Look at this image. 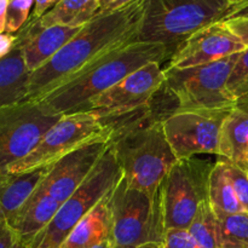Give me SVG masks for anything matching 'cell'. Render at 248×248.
<instances>
[{"label":"cell","instance_id":"3957f363","mask_svg":"<svg viewBox=\"0 0 248 248\" xmlns=\"http://www.w3.org/2000/svg\"><path fill=\"white\" fill-rule=\"evenodd\" d=\"M106 121L113 126L110 144L124 178L150 195L159 194L165 177L178 160L165 135L162 118H155L148 107Z\"/></svg>","mask_w":248,"mask_h":248},{"label":"cell","instance_id":"d6a6232c","mask_svg":"<svg viewBox=\"0 0 248 248\" xmlns=\"http://www.w3.org/2000/svg\"><path fill=\"white\" fill-rule=\"evenodd\" d=\"M136 0H99V10L97 14H107V12L115 11V10L121 9L126 5Z\"/></svg>","mask_w":248,"mask_h":248},{"label":"cell","instance_id":"7402d4cb","mask_svg":"<svg viewBox=\"0 0 248 248\" xmlns=\"http://www.w3.org/2000/svg\"><path fill=\"white\" fill-rule=\"evenodd\" d=\"M208 200L216 213L245 212L222 159L213 165L208 183Z\"/></svg>","mask_w":248,"mask_h":248},{"label":"cell","instance_id":"7a4b0ae2","mask_svg":"<svg viewBox=\"0 0 248 248\" xmlns=\"http://www.w3.org/2000/svg\"><path fill=\"white\" fill-rule=\"evenodd\" d=\"M176 48L132 40L113 47L36 99L53 115L85 111L89 102L148 63L171 60Z\"/></svg>","mask_w":248,"mask_h":248},{"label":"cell","instance_id":"277c9868","mask_svg":"<svg viewBox=\"0 0 248 248\" xmlns=\"http://www.w3.org/2000/svg\"><path fill=\"white\" fill-rule=\"evenodd\" d=\"M242 7L232 0H145L137 40L177 48L194 33L232 18Z\"/></svg>","mask_w":248,"mask_h":248},{"label":"cell","instance_id":"f546056e","mask_svg":"<svg viewBox=\"0 0 248 248\" xmlns=\"http://www.w3.org/2000/svg\"><path fill=\"white\" fill-rule=\"evenodd\" d=\"M228 28L248 47V16H236L224 21Z\"/></svg>","mask_w":248,"mask_h":248},{"label":"cell","instance_id":"5bb4252c","mask_svg":"<svg viewBox=\"0 0 248 248\" xmlns=\"http://www.w3.org/2000/svg\"><path fill=\"white\" fill-rule=\"evenodd\" d=\"M246 46L227 27L225 22H217L200 29L189 36L174 50L169 67L191 68L206 65L236 55Z\"/></svg>","mask_w":248,"mask_h":248},{"label":"cell","instance_id":"e575fe53","mask_svg":"<svg viewBox=\"0 0 248 248\" xmlns=\"http://www.w3.org/2000/svg\"><path fill=\"white\" fill-rule=\"evenodd\" d=\"M236 107H237V108L242 109V110L247 111V113H248V97H245V98L237 101L236 102Z\"/></svg>","mask_w":248,"mask_h":248},{"label":"cell","instance_id":"f35d334b","mask_svg":"<svg viewBox=\"0 0 248 248\" xmlns=\"http://www.w3.org/2000/svg\"><path fill=\"white\" fill-rule=\"evenodd\" d=\"M138 248H162L161 244H149V245H144V246H140Z\"/></svg>","mask_w":248,"mask_h":248},{"label":"cell","instance_id":"8fae6325","mask_svg":"<svg viewBox=\"0 0 248 248\" xmlns=\"http://www.w3.org/2000/svg\"><path fill=\"white\" fill-rule=\"evenodd\" d=\"M232 109L172 110L165 115L162 126L177 159L218 155L220 130Z\"/></svg>","mask_w":248,"mask_h":248},{"label":"cell","instance_id":"d6986e66","mask_svg":"<svg viewBox=\"0 0 248 248\" xmlns=\"http://www.w3.org/2000/svg\"><path fill=\"white\" fill-rule=\"evenodd\" d=\"M61 205L62 203L50 195L36 189L12 223L22 244H28L35 235L43 232L53 219Z\"/></svg>","mask_w":248,"mask_h":248},{"label":"cell","instance_id":"60d3db41","mask_svg":"<svg viewBox=\"0 0 248 248\" xmlns=\"http://www.w3.org/2000/svg\"><path fill=\"white\" fill-rule=\"evenodd\" d=\"M115 248H138V247H123V246H116Z\"/></svg>","mask_w":248,"mask_h":248},{"label":"cell","instance_id":"ac0fdd59","mask_svg":"<svg viewBox=\"0 0 248 248\" xmlns=\"http://www.w3.org/2000/svg\"><path fill=\"white\" fill-rule=\"evenodd\" d=\"M48 166L23 173H10L0 182V206L12 225L17 215L45 178Z\"/></svg>","mask_w":248,"mask_h":248},{"label":"cell","instance_id":"4316f807","mask_svg":"<svg viewBox=\"0 0 248 248\" xmlns=\"http://www.w3.org/2000/svg\"><path fill=\"white\" fill-rule=\"evenodd\" d=\"M219 159H222V157H219ZM222 160L224 161L228 176L232 181L237 199H239L245 212H248V172L245 171L241 166L229 161V160Z\"/></svg>","mask_w":248,"mask_h":248},{"label":"cell","instance_id":"9a60e30c","mask_svg":"<svg viewBox=\"0 0 248 248\" xmlns=\"http://www.w3.org/2000/svg\"><path fill=\"white\" fill-rule=\"evenodd\" d=\"M82 27H41L35 19H28L16 34V45L23 53L29 72L39 69L51 60L68 41L72 40Z\"/></svg>","mask_w":248,"mask_h":248},{"label":"cell","instance_id":"74e56055","mask_svg":"<svg viewBox=\"0 0 248 248\" xmlns=\"http://www.w3.org/2000/svg\"><path fill=\"white\" fill-rule=\"evenodd\" d=\"M236 16H248V4L245 7H242V9L240 10V11L237 12L234 17H236Z\"/></svg>","mask_w":248,"mask_h":248},{"label":"cell","instance_id":"4dcf8cb0","mask_svg":"<svg viewBox=\"0 0 248 248\" xmlns=\"http://www.w3.org/2000/svg\"><path fill=\"white\" fill-rule=\"evenodd\" d=\"M60 0H35L34 1L33 14L29 19H38L46 14L48 10L52 9Z\"/></svg>","mask_w":248,"mask_h":248},{"label":"cell","instance_id":"83f0119b","mask_svg":"<svg viewBox=\"0 0 248 248\" xmlns=\"http://www.w3.org/2000/svg\"><path fill=\"white\" fill-rule=\"evenodd\" d=\"M162 248H199L186 229H169L165 232Z\"/></svg>","mask_w":248,"mask_h":248},{"label":"cell","instance_id":"ffe728a7","mask_svg":"<svg viewBox=\"0 0 248 248\" xmlns=\"http://www.w3.org/2000/svg\"><path fill=\"white\" fill-rule=\"evenodd\" d=\"M248 150V113L234 107L220 130L217 156L240 165Z\"/></svg>","mask_w":248,"mask_h":248},{"label":"cell","instance_id":"9c48e42d","mask_svg":"<svg viewBox=\"0 0 248 248\" xmlns=\"http://www.w3.org/2000/svg\"><path fill=\"white\" fill-rule=\"evenodd\" d=\"M213 165L198 157L178 159L161 186V202L166 230L190 227L199 210L208 200V183Z\"/></svg>","mask_w":248,"mask_h":248},{"label":"cell","instance_id":"836d02e7","mask_svg":"<svg viewBox=\"0 0 248 248\" xmlns=\"http://www.w3.org/2000/svg\"><path fill=\"white\" fill-rule=\"evenodd\" d=\"M9 0H0V34L5 33L6 29V11Z\"/></svg>","mask_w":248,"mask_h":248},{"label":"cell","instance_id":"4fadbf2b","mask_svg":"<svg viewBox=\"0 0 248 248\" xmlns=\"http://www.w3.org/2000/svg\"><path fill=\"white\" fill-rule=\"evenodd\" d=\"M110 145V138L92 140L48 166L38 190L63 203L90 176Z\"/></svg>","mask_w":248,"mask_h":248},{"label":"cell","instance_id":"e0dca14e","mask_svg":"<svg viewBox=\"0 0 248 248\" xmlns=\"http://www.w3.org/2000/svg\"><path fill=\"white\" fill-rule=\"evenodd\" d=\"M31 74L21 48L15 45L14 50L0 60V108L28 101Z\"/></svg>","mask_w":248,"mask_h":248},{"label":"cell","instance_id":"d4e9b609","mask_svg":"<svg viewBox=\"0 0 248 248\" xmlns=\"http://www.w3.org/2000/svg\"><path fill=\"white\" fill-rule=\"evenodd\" d=\"M227 87L236 102L248 97V47L240 52L229 75Z\"/></svg>","mask_w":248,"mask_h":248},{"label":"cell","instance_id":"2e32d148","mask_svg":"<svg viewBox=\"0 0 248 248\" xmlns=\"http://www.w3.org/2000/svg\"><path fill=\"white\" fill-rule=\"evenodd\" d=\"M111 193L107 194L70 232L60 248H96L111 237Z\"/></svg>","mask_w":248,"mask_h":248},{"label":"cell","instance_id":"ab89813d","mask_svg":"<svg viewBox=\"0 0 248 248\" xmlns=\"http://www.w3.org/2000/svg\"><path fill=\"white\" fill-rule=\"evenodd\" d=\"M232 1L240 2V4H242V5H244V7L246 6V5L248 4V0H232Z\"/></svg>","mask_w":248,"mask_h":248},{"label":"cell","instance_id":"8992f818","mask_svg":"<svg viewBox=\"0 0 248 248\" xmlns=\"http://www.w3.org/2000/svg\"><path fill=\"white\" fill-rule=\"evenodd\" d=\"M123 177L111 144L84 183L61 205L50 224L33 237L26 248H60L73 228L107 195Z\"/></svg>","mask_w":248,"mask_h":248},{"label":"cell","instance_id":"1f68e13d","mask_svg":"<svg viewBox=\"0 0 248 248\" xmlns=\"http://www.w3.org/2000/svg\"><path fill=\"white\" fill-rule=\"evenodd\" d=\"M16 34H0V60L6 57L16 45Z\"/></svg>","mask_w":248,"mask_h":248},{"label":"cell","instance_id":"603a6c76","mask_svg":"<svg viewBox=\"0 0 248 248\" xmlns=\"http://www.w3.org/2000/svg\"><path fill=\"white\" fill-rule=\"evenodd\" d=\"M216 216L218 248H248V212Z\"/></svg>","mask_w":248,"mask_h":248},{"label":"cell","instance_id":"52a82bcc","mask_svg":"<svg viewBox=\"0 0 248 248\" xmlns=\"http://www.w3.org/2000/svg\"><path fill=\"white\" fill-rule=\"evenodd\" d=\"M239 55L198 67L183 69L167 67L162 89L176 99L174 110H218L236 107V99L227 84Z\"/></svg>","mask_w":248,"mask_h":248},{"label":"cell","instance_id":"5b68a950","mask_svg":"<svg viewBox=\"0 0 248 248\" xmlns=\"http://www.w3.org/2000/svg\"><path fill=\"white\" fill-rule=\"evenodd\" d=\"M111 216L115 246L140 247L164 241L166 227L161 190L150 195L130 186L123 176L111 193Z\"/></svg>","mask_w":248,"mask_h":248},{"label":"cell","instance_id":"cb8c5ba5","mask_svg":"<svg viewBox=\"0 0 248 248\" xmlns=\"http://www.w3.org/2000/svg\"><path fill=\"white\" fill-rule=\"evenodd\" d=\"M199 248H218L217 216L210 201L203 203L188 228Z\"/></svg>","mask_w":248,"mask_h":248},{"label":"cell","instance_id":"44dd1931","mask_svg":"<svg viewBox=\"0 0 248 248\" xmlns=\"http://www.w3.org/2000/svg\"><path fill=\"white\" fill-rule=\"evenodd\" d=\"M99 0H60L44 16L35 19L41 27H84L97 15Z\"/></svg>","mask_w":248,"mask_h":248},{"label":"cell","instance_id":"30bf717a","mask_svg":"<svg viewBox=\"0 0 248 248\" xmlns=\"http://www.w3.org/2000/svg\"><path fill=\"white\" fill-rule=\"evenodd\" d=\"M60 118L31 99L0 108V182L10 174L9 167L27 156Z\"/></svg>","mask_w":248,"mask_h":248},{"label":"cell","instance_id":"6da1fadb","mask_svg":"<svg viewBox=\"0 0 248 248\" xmlns=\"http://www.w3.org/2000/svg\"><path fill=\"white\" fill-rule=\"evenodd\" d=\"M145 0L121 9L97 14L48 62L34 70L29 80V99L36 101L102 53L137 40Z\"/></svg>","mask_w":248,"mask_h":248},{"label":"cell","instance_id":"8d00e7d4","mask_svg":"<svg viewBox=\"0 0 248 248\" xmlns=\"http://www.w3.org/2000/svg\"><path fill=\"white\" fill-rule=\"evenodd\" d=\"M239 166H241L242 169L245 170V171H247V172H248V150H247L246 154H245L244 160H242V162H241V164L239 165Z\"/></svg>","mask_w":248,"mask_h":248},{"label":"cell","instance_id":"ba28073f","mask_svg":"<svg viewBox=\"0 0 248 248\" xmlns=\"http://www.w3.org/2000/svg\"><path fill=\"white\" fill-rule=\"evenodd\" d=\"M111 124L92 111L62 115L27 156L9 167V173H23L50 166L81 145L101 138H111Z\"/></svg>","mask_w":248,"mask_h":248},{"label":"cell","instance_id":"7c38bea8","mask_svg":"<svg viewBox=\"0 0 248 248\" xmlns=\"http://www.w3.org/2000/svg\"><path fill=\"white\" fill-rule=\"evenodd\" d=\"M166 80L161 63L152 62L136 70L106 92L89 102L85 111L102 120H114L148 108Z\"/></svg>","mask_w":248,"mask_h":248},{"label":"cell","instance_id":"484cf974","mask_svg":"<svg viewBox=\"0 0 248 248\" xmlns=\"http://www.w3.org/2000/svg\"><path fill=\"white\" fill-rule=\"evenodd\" d=\"M35 0H9L5 33L17 34L28 22L31 9Z\"/></svg>","mask_w":248,"mask_h":248},{"label":"cell","instance_id":"d590c367","mask_svg":"<svg viewBox=\"0 0 248 248\" xmlns=\"http://www.w3.org/2000/svg\"><path fill=\"white\" fill-rule=\"evenodd\" d=\"M115 247H116L115 244H114V241L111 240V237H110V239H108L107 241H104L103 244H101L99 246H97L96 248H115Z\"/></svg>","mask_w":248,"mask_h":248},{"label":"cell","instance_id":"f1b7e54d","mask_svg":"<svg viewBox=\"0 0 248 248\" xmlns=\"http://www.w3.org/2000/svg\"><path fill=\"white\" fill-rule=\"evenodd\" d=\"M0 248H26L0 206Z\"/></svg>","mask_w":248,"mask_h":248}]
</instances>
